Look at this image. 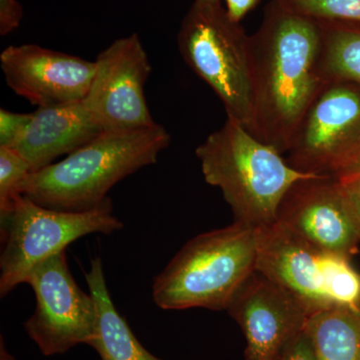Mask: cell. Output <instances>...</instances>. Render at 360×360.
<instances>
[{
    "mask_svg": "<svg viewBox=\"0 0 360 360\" xmlns=\"http://www.w3.org/2000/svg\"><path fill=\"white\" fill-rule=\"evenodd\" d=\"M315 20L321 32L317 72L322 82L360 84V22Z\"/></svg>",
    "mask_w": 360,
    "mask_h": 360,
    "instance_id": "16",
    "label": "cell"
},
{
    "mask_svg": "<svg viewBox=\"0 0 360 360\" xmlns=\"http://www.w3.org/2000/svg\"><path fill=\"white\" fill-rule=\"evenodd\" d=\"M194 1L200 2V4H221V0H194Z\"/></svg>",
    "mask_w": 360,
    "mask_h": 360,
    "instance_id": "25",
    "label": "cell"
},
{
    "mask_svg": "<svg viewBox=\"0 0 360 360\" xmlns=\"http://www.w3.org/2000/svg\"><path fill=\"white\" fill-rule=\"evenodd\" d=\"M304 329L316 360H360V310L319 312L307 319Z\"/></svg>",
    "mask_w": 360,
    "mask_h": 360,
    "instance_id": "17",
    "label": "cell"
},
{
    "mask_svg": "<svg viewBox=\"0 0 360 360\" xmlns=\"http://www.w3.org/2000/svg\"><path fill=\"white\" fill-rule=\"evenodd\" d=\"M288 155L303 174L333 179L360 163V84H328L303 117Z\"/></svg>",
    "mask_w": 360,
    "mask_h": 360,
    "instance_id": "8",
    "label": "cell"
},
{
    "mask_svg": "<svg viewBox=\"0 0 360 360\" xmlns=\"http://www.w3.org/2000/svg\"><path fill=\"white\" fill-rule=\"evenodd\" d=\"M257 137L288 153L298 127L326 84L317 72V21L271 0L250 35Z\"/></svg>",
    "mask_w": 360,
    "mask_h": 360,
    "instance_id": "1",
    "label": "cell"
},
{
    "mask_svg": "<svg viewBox=\"0 0 360 360\" xmlns=\"http://www.w3.org/2000/svg\"><path fill=\"white\" fill-rule=\"evenodd\" d=\"M172 136L162 125L130 131H105L65 160L32 172L20 194L63 212H86L103 205L116 184L155 165Z\"/></svg>",
    "mask_w": 360,
    "mask_h": 360,
    "instance_id": "2",
    "label": "cell"
},
{
    "mask_svg": "<svg viewBox=\"0 0 360 360\" xmlns=\"http://www.w3.org/2000/svg\"><path fill=\"white\" fill-rule=\"evenodd\" d=\"M25 283L34 291L37 305L25 328L42 354H63L78 345H90L96 335V303L75 283L65 250L33 267Z\"/></svg>",
    "mask_w": 360,
    "mask_h": 360,
    "instance_id": "9",
    "label": "cell"
},
{
    "mask_svg": "<svg viewBox=\"0 0 360 360\" xmlns=\"http://www.w3.org/2000/svg\"><path fill=\"white\" fill-rule=\"evenodd\" d=\"M96 65L84 103L104 132L130 131L158 123L144 94L151 65L136 33L115 40L99 53Z\"/></svg>",
    "mask_w": 360,
    "mask_h": 360,
    "instance_id": "10",
    "label": "cell"
},
{
    "mask_svg": "<svg viewBox=\"0 0 360 360\" xmlns=\"http://www.w3.org/2000/svg\"><path fill=\"white\" fill-rule=\"evenodd\" d=\"M1 240L0 295L4 297L25 283L33 267L65 251L70 243L91 233L111 234L123 224L113 214L108 198L86 212H63L16 196L6 212L0 214Z\"/></svg>",
    "mask_w": 360,
    "mask_h": 360,
    "instance_id": "7",
    "label": "cell"
},
{
    "mask_svg": "<svg viewBox=\"0 0 360 360\" xmlns=\"http://www.w3.org/2000/svg\"><path fill=\"white\" fill-rule=\"evenodd\" d=\"M195 153L205 181L220 189L234 221L255 229L276 221L278 206L293 184L317 176L290 167L276 148L229 118Z\"/></svg>",
    "mask_w": 360,
    "mask_h": 360,
    "instance_id": "3",
    "label": "cell"
},
{
    "mask_svg": "<svg viewBox=\"0 0 360 360\" xmlns=\"http://www.w3.org/2000/svg\"><path fill=\"white\" fill-rule=\"evenodd\" d=\"M335 179L347 196L360 231V163Z\"/></svg>",
    "mask_w": 360,
    "mask_h": 360,
    "instance_id": "21",
    "label": "cell"
},
{
    "mask_svg": "<svg viewBox=\"0 0 360 360\" xmlns=\"http://www.w3.org/2000/svg\"><path fill=\"white\" fill-rule=\"evenodd\" d=\"M292 13L319 20L360 22V0H276Z\"/></svg>",
    "mask_w": 360,
    "mask_h": 360,
    "instance_id": "18",
    "label": "cell"
},
{
    "mask_svg": "<svg viewBox=\"0 0 360 360\" xmlns=\"http://www.w3.org/2000/svg\"><path fill=\"white\" fill-rule=\"evenodd\" d=\"M255 269L288 291L309 316L360 310V274L350 258L317 248L277 221L257 229Z\"/></svg>",
    "mask_w": 360,
    "mask_h": 360,
    "instance_id": "6",
    "label": "cell"
},
{
    "mask_svg": "<svg viewBox=\"0 0 360 360\" xmlns=\"http://www.w3.org/2000/svg\"><path fill=\"white\" fill-rule=\"evenodd\" d=\"M6 84L39 108L84 101L96 75V61L37 44L11 45L0 54Z\"/></svg>",
    "mask_w": 360,
    "mask_h": 360,
    "instance_id": "12",
    "label": "cell"
},
{
    "mask_svg": "<svg viewBox=\"0 0 360 360\" xmlns=\"http://www.w3.org/2000/svg\"><path fill=\"white\" fill-rule=\"evenodd\" d=\"M96 307V329L90 347L103 360H161L142 347L127 321L115 309L104 277L103 262L96 257L84 274Z\"/></svg>",
    "mask_w": 360,
    "mask_h": 360,
    "instance_id": "15",
    "label": "cell"
},
{
    "mask_svg": "<svg viewBox=\"0 0 360 360\" xmlns=\"http://www.w3.org/2000/svg\"><path fill=\"white\" fill-rule=\"evenodd\" d=\"M32 172L30 163L18 151L0 148V214L20 195L21 186Z\"/></svg>",
    "mask_w": 360,
    "mask_h": 360,
    "instance_id": "19",
    "label": "cell"
},
{
    "mask_svg": "<svg viewBox=\"0 0 360 360\" xmlns=\"http://www.w3.org/2000/svg\"><path fill=\"white\" fill-rule=\"evenodd\" d=\"M177 44L186 65L224 104L227 118L257 136L250 35L221 4L193 2Z\"/></svg>",
    "mask_w": 360,
    "mask_h": 360,
    "instance_id": "5",
    "label": "cell"
},
{
    "mask_svg": "<svg viewBox=\"0 0 360 360\" xmlns=\"http://www.w3.org/2000/svg\"><path fill=\"white\" fill-rule=\"evenodd\" d=\"M22 7L18 0H0V33L6 35L20 26Z\"/></svg>",
    "mask_w": 360,
    "mask_h": 360,
    "instance_id": "23",
    "label": "cell"
},
{
    "mask_svg": "<svg viewBox=\"0 0 360 360\" xmlns=\"http://www.w3.org/2000/svg\"><path fill=\"white\" fill-rule=\"evenodd\" d=\"M276 221L322 250L352 258L360 231L338 180L312 176L296 182L281 200Z\"/></svg>",
    "mask_w": 360,
    "mask_h": 360,
    "instance_id": "11",
    "label": "cell"
},
{
    "mask_svg": "<svg viewBox=\"0 0 360 360\" xmlns=\"http://www.w3.org/2000/svg\"><path fill=\"white\" fill-rule=\"evenodd\" d=\"M224 2L225 11L229 18L239 23L251 9L257 6L259 0H224Z\"/></svg>",
    "mask_w": 360,
    "mask_h": 360,
    "instance_id": "24",
    "label": "cell"
},
{
    "mask_svg": "<svg viewBox=\"0 0 360 360\" xmlns=\"http://www.w3.org/2000/svg\"><path fill=\"white\" fill-rule=\"evenodd\" d=\"M226 310L245 333V360H278L309 317L288 291L257 269Z\"/></svg>",
    "mask_w": 360,
    "mask_h": 360,
    "instance_id": "13",
    "label": "cell"
},
{
    "mask_svg": "<svg viewBox=\"0 0 360 360\" xmlns=\"http://www.w3.org/2000/svg\"><path fill=\"white\" fill-rule=\"evenodd\" d=\"M84 99L65 105L39 108L14 149L30 163L32 172L70 155L103 134Z\"/></svg>",
    "mask_w": 360,
    "mask_h": 360,
    "instance_id": "14",
    "label": "cell"
},
{
    "mask_svg": "<svg viewBox=\"0 0 360 360\" xmlns=\"http://www.w3.org/2000/svg\"><path fill=\"white\" fill-rule=\"evenodd\" d=\"M32 113L0 110V148H13L27 129Z\"/></svg>",
    "mask_w": 360,
    "mask_h": 360,
    "instance_id": "20",
    "label": "cell"
},
{
    "mask_svg": "<svg viewBox=\"0 0 360 360\" xmlns=\"http://www.w3.org/2000/svg\"><path fill=\"white\" fill-rule=\"evenodd\" d=\"M278 360H316L314 345L305 329L286 347Z\"/></svg>",
    "mask_w": 360,
    "mask_h": 360,
    "instance_id": "22",
    "label": "cell"
},
{
    "mask_svg": "<svg viewBox=\"0 0 360 360\" xmlns=\"http://www.w3.org/2000/svg\"><path fill=\"white\" fill-rule=\"evenodd\" d=\"M257 229L233 224L187 241L155 277L153 302L160 309L226 310L257 266Z\"/></svg>",
    "mask_w": 360,
    "mask_h": 360,
    "instance_id": "4",
    "label": "cell"
}]
</instances>
